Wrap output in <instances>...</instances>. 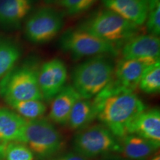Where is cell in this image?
Returning <instances> with one entry per match:
<instances>
[{"label":"cell","instance_id":"1","mask_svg":"<svg viewBox=\"0 0 160 160\" xmlns=\"http://www.w3.org/2000/svg\"><path fill=\"white\" fill-rule=\"evenodd\" d=\"M93 102L97 111V119L117 139L128 135L130 124L146 110L143 102L133 92L108 96L98 93Z\"/></svg>","mask_w":160,"mask_h":160},{"label":"cell","instance_id":"2","mask_svg":"<svg viewBox=\"0 0 160 160\" xmlns=\"http://www.w3.org/2000/svg\"><path fill=\"white\" fill-rule=\"evenodd\" d=\"M114 66L108 56L90 58L73 68L71 74V85L81 98L93 99L111 81Z\"/></svg>","mask_w":160,"mask_h":160},{"label":"cell","instance_id":"3","mask_svg":"<svg viewBox=\"0 0 160 160\" xmlns=\"http://www.w3.org/2000/svg\"><path fill=\"white\" fill-rule=\"evenodd\" d=\"M39 67L31 62L14 67L0 81V94L7 103L24 100H42L38 82Z\"/></svg>","mask_w":160,"mask_h":160},{"label":"cell","instance_id":"4","mask_svg":"<svg viewBox=\"0 0 160 160\" xmlns=\"http://www.w3.org/2000/svg\"><path fill=\"white\" fill-rule=\"evenodd\" d=\"M79 28L117 47L123 45L139 31V26L108 9L95 13Z\"/></svg>","mask_w":160,"mask_h":160},{"label":"cell","instance_id":"5","mask_svg":"<svg viewBox=\"0 0 160 160\" xmlns=\"http://www.w3.org/2000/svg\"><path fill=\"white\" fill-rule=\"evenodd\" d=\"M19 142L25 144L39 159H48L60 151L62 139L51 122L39 118L26 120Z\"/></svg>","mask_w":160,"mask_h":160},{"label":"cell","instance_id":"6","mask_svg":"<svg viewBox=\"0 0 160 160\" xmlns=\"http://www.w3.org/2000/svg\"><path fill=\"white\" fill-rule=\"evenodd\" d=\"M59 45L63 51L74 59L93 57L97 56H117L119 47L99 39L81 28L68 29L59 39Z\"/></svg>","mask_w":160,"mask_h":160},{"label":"cell","instance_id":"7","mask_svg":"<svg viewBox=\"0 0 160 160\" xmlns=\"http://www.w3.org/2000/svg\"><path fill=\"white\" fill-rule=\"evenodd\" d=\"M73 146L74 152L86 159L120 152L119 139L102 124L79 130L73 138Z\"/></svg>","mask_w":160,"mask_h":160},{"label":"cell","instance_id":"8","mask_svg":"<svg viewBox=\"0 0 160 160\" xmlns=\"http://www.w3.org/2000/svg\"><path fill=\"white\" fill-rule=\"evenodd\" d=\"M63 23L62 17L57 10L40 8L26 20L25 35L32 43L49 42L61 31Z\"/></svg>","mask_w":160,"mask_h":160},{"label":"cell","instance_id":"9","mask_svg":"<svg viewBox=\"0 0 160 160\" xmlns=\"http://www.w3.org/2000/svg\"><path fill=\"white\" fill-rule=\"evenodd\" d=\"M121 51L124 59L151 65L160 60L159 38L151 34H137L124 44Z\"/></svg>","mask_w":160,"mask_h":160},{"label":"cell","instance_id":"10","mask_svg":"<svg viewBox=\"0 0 160 160\" xmlns=\"http://www.w3.org/2000/svg\"><path fill=\"white\" fill-rule=\"evenodd\" d=\"M68 70L65 62L53 59L44 62L38 71V82L43 100L51 101L66 85Z\"/></svg>","mask_w":160,"mask_h":160},{"label":"cell","instance_id":"11","mask_svg":"<svg viewBox=\"0 0 160 160\" xmlns=\"http://www.w3.org/2000/svg\"><path fill=\"white\" fill-rule=\"evenodd\" d=\"M106 9L114 12L134 25L142 26L148 13V0H102Z\"/></svg>","mask_w":160,"mask_h":160},{"label":"cell","instance_id":"12","mask_svg":"<svg viewBox=\"0 0 160 160\" xmlns=\"http://www.w3.org/2000/svg\"><path fill=\"white\" fill-rule=\"evenodd\" d=\"M146 67L140 62L122 58L114 66L113 79L125 91L134 93Z\"/></svg>","mask_w":160,"mask_h":160},{"label":"cell","instance_id":"13","mask_svg":"<svg viewBox=\"0 0 160 160\" xmlns=\"http://www.w3.org/2000/svg\"><path fill=\"white\" fill-rule=\"evenodd\" d=\"M134 134L160 142V111L153 108L139 113L130 124L128 135Z\"/></svg>","mask_w":160,"mask_h":160},{"label":"cell","instance_id":"14","mask_svg":"<svg viewBox=\"0 0 160 160\" xmlns=\"http://www.w3.org/2000/svg\"><path fill=\"white\" fill-rule=\"evenodd\" d=\"M80 96L71 85H66L51 100L49 118L59 125H66Z\"/></svg>","mask_w":160,"mask_h":160},{"label":"cell","instance_id":"15","mask_svg":"<svg viewBox=\"0 0 160 160\" xmlns=\"http://www.w3.org/2000/svg\"><path fill=\"white\" fill-rule=\"evenodd\" d=\"M33 0H0V26L17 28L33 8Z\"/></svg>","mask_w":160,"mask_h":160},{"label":"cell","instance_id":"16","mask_svg":"<svg viewBox=\"0 0 160 160\" xmlns=\"http://www.w3.org/2000/svg\"><path fill=\"white\" fill-rule=\"evenodd\" d=\"M120 139V152L131 160L148 159L159 150L160 146V142L134 134L126 135Z\"/></svg>","mask_w":160,"mask_h":160},{"label":"cell","instance_id":"17","mask_svg":"<svg viewBox=\"0 0 160 160\" xmlns=\"http://www.w3.org/2000/svg\"><path fill=\"white\" fill-rule=\"evenodd\" d=\"M26 119L6 108H0V144L19 142Z\"/></svg>","mask_w":160,"mask_h":160},{"label":"cell","instance_id":"18","mask_svg":"<svg viewBox=\"0 0 160 160\" xmlns=\"http://www.w3.org/2000/svg\"><path fill=\"white\" fill-rule=\"evenodd\" d=\"M97 111L93 99L80 98L75 103L68 123L72 130H82L97 119Z\"/></svg>","mask_w":160,"mask_h":160},{"label":"cell","instance_id":"19","mask_svg":"<svg viewBox=\"0 0 160 160\" xmlns=\"http://www.w3.org/2000/svg\"><path fill=\"white\" fill-rule=\"evenodd\" d=\"M21 55L20 46L14 40L0 34V79L15 67Z\"/></svg>","mask_w":160,"mask_h":160},{"label":"cell","instance_id":"20","mask_svg":"<svg viewBox=\"0 0 160 160\" xmlns=\"http://www.w3.org/2000/svg\"><path fill=\"white\" fill-rule=\"evenodd\" d=\"M7 104L13 111L26 120L41 118L47 111V107L42 100H24L10 102Z\"/></svg>","mask_w":160,"mask_h":160},{"label":"cell","instance_id":"21","mask_svg":"<svg viewBox=\"0 0 160 160\" xmlns=\"http://www.w3.org/2000/svg\"><path fill=\"white\" fill-rule=\"evenodd\" d=\"M144 93L152 94L160 91V62L148 65L144 70L139 84Z\"/></svg>","mask_w":160,"mask_h":160},{"label":"cell","instance_id":"22","mask_svg":"<svg viewBox=\"0 0 160 160\" xmlns=\"http://www.w3.org/2000/svg\"><path fill=\"white\" fill-rule=\"evenodd\" d=\"M145 26L148 34L159 37L160 34V0H148Z\"/></svg>","mask_w":160,"mask_h":160},{"label":"cell","instance_id":"23","mask_svg":"<svg viewBox=\"0 0 160 160\" xmlns=\"http://www.w3.org/2000/svg\"><path fill=\"white\" fill-rule=\"evenodd\" d=\"M5 160H34V154L25 144L19 142L6 143Z\"/></svg>","mask_w":160,"mask_h":160},{"label":"cell","instance_id":"24","mask_svg":"<svg viewBox=\"0 0 160 160\" xmlns=\"http://www.w3.org/2000/svg\"><path fill=\"white\" fill-rule=\"evenodd\" d=\"M97 0H57L60 7L71 16L81 14L91 8Z\"/></svg>","mask_w":160,"mask_h":160},{"label":"cell","instance_id":"25","mask_svg":"<svg viewBox=\"0 0 160 160\" xmlns=\"http://www.w3.org/2000/svg\"><path fill=\"white\" fill-rule=\"evenodd\" d=\"M52 160H88L82 156L78 154L76 152H70L60 156Z\"/></svg>","mask_w":160,"mask_h":160},{"label":"cell","instance_id":"26","mask_svg":"<svg viewBox=\"0 0 160 160\" xmlns=\"http://www.w3.org/2000/svg\"><path fill=\"white\" fill-rule=\"evenodd\" d=\"M6 144H0V160L5 159V150Z\"/></svg>","mask_w":160,"mask_h":160},{"label":"cell","instance_id":"27","mask_svg":"<svg viewBox=\"0 0 160 160\" xmlns=\"http://www.w3.org/2000/svg\"><path fill=\"white\" fill-rule=\"evenodd\" d=\"M150 160H160V157H159V155H157V156H155L154 157H153V158H152L151 159H150Z\"/></svg>","mask_w":160,"mask_h":160},{"label":"cell","instance_id":"28","mask_svg":"<svg viewBox=\"0 0 160 160\" xmlns=\"http://www.w3.org/2000/svg\"><path fill=\"white\" fill-rule=\"evenodd\" d=\"M108 160H124V159H108Z\"/></svg>","mask_w":160,"mask_h":160}]
</instances>
